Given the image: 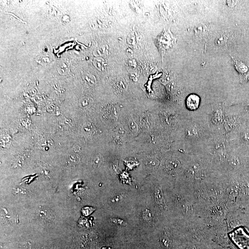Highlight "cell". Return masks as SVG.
<instances>
[{"instance_id":"obj_1","label":"cell","mask_w":249,"mask_h":249,"mask_svg":"<svg viewBox=\"0 0 249 249\" xmlns=\"http://www.w3.org/2000/svg\"><path fill=\"white\" fill-rule=\"evenodd\" d=\"M200 99L196 95H191L186 100V105L188 108L191 110H195L198 107Z\"/></svg>"},{"instance_id":"obj_2","label":"cell","mask_w":249,"mask_h":249,"mask_svg":"<svg viewBox=\"0 0 249 249\" xmlns=\"http://www.w3.org/2000/svg\"><path fill=\"white\" fill-rule=\"evenodd\" d=\"M128 125L129 129L133 134H136L137 133L138 131V126L134 121L132 120H130L128 123Z\"/></svg>"},{"instance_id":"obj_3","label":"cell","mask_w":249,"mask_h":249,"mask_svg":"<svg viewBox=\"0 0 249 249\" xmlns=\"http://www.w3.org/2000/svg\"><path fill=\"white\" fill-rule=\"evenodd\" d=\"M102 158L101 156H97L94 159V163L95 165H99L102 163Z\"/></svg>"}]
</instances>
